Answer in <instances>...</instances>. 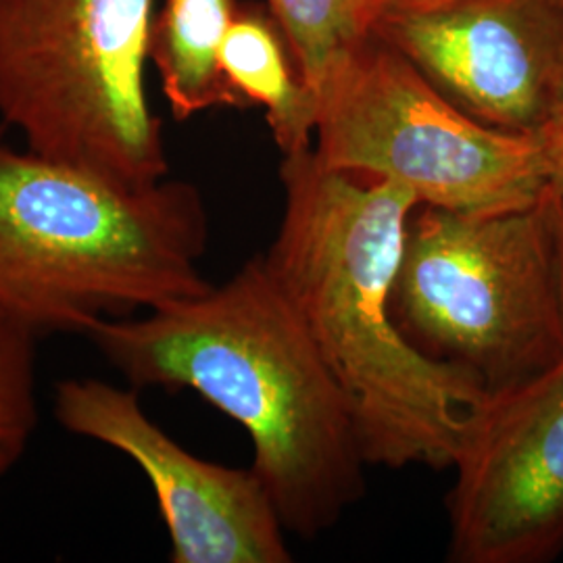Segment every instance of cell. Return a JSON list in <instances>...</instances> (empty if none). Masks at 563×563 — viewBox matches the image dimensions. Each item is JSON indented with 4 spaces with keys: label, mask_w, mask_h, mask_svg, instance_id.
Listing matches in <instances>:
<instances>
[{
    "label": "cell",
    "mask_w": 563,
    "mask_h": 563,
    "mask_svg": "<svg viewBox=\"0 0 563 563\" xmlns=\"http://www.w3.org/2000/svg\"><path fill=\"white\" fill-rule=\"evenodd\" d=\"M284 213L262 255L355 413L369 465L449 470L483 388L402 336L390 311L418 197L330 169L313 148L282 163Z\"/></svg>",
    "instance_id": "6da1fadb"
},
{
    "label": "cell",
    "mask_w": 563,
    "mask_h": 563,
    "mask_svg": "<svg viewBox=\"0 0 563 563\" xmlns=\"http://www.w3.org/2000/svg\"><path fill=\"white\" fill-rule=\"evenodd\" d=\"M84 334L136 390L188 388L241 423L286 532L311 541L362 499L351 402L262 255L199 297Z\"/></svg>",
    "instance_id": "7a4b0ae2"
},
{
    "label": "cell",
    "mask_w": 563,
    "mask_h": 563,
    "mask_svg": "<svg viewBox=\"0 0 563 563\" xmlns=\"http://www.w3.org/2000/svg\"><path fill=\"white\" fill-rule=\"evenodd\" d=\"M207 241L186 181L123 186L0 141V309L38 334L199 297Z\"/></svg>",
    "instance_id": "3957f363"
},
{
    "label": "cell",
    "mask_w": 563,
    "mask_h": 563,
    "mask_svg": "<svg viewBox=\"0 0 563 563\" xmlns=\"http://www.w3.org/2000/svg\"><path fill=\"white\" fill-rule=\"evenodd\" d=\"M390 311L402 336L488 397L563 360V305L549 190L499 211L418 205Z\"/></svg>",
    "instance_id": "277c9868"
},
{
    "label": "cell",
    "mask_w": 563,
    "mask_h": 563,
    "mask_svg": "<svg viewBox=\"0 0 563 563\" xmlns=\"http://www.w3.org/2000/svg\"><path fill=\"white\" fill-rule=\"evenodd\" d=\"M155 0H0V115L27 151L123 186L167 174L144 90Z\"/></svg>",
    "instance_id": "5b68a950"
},
{
    "label": "cell",
    "mask_w": 563,
    "mask_h": 563,
    "mask_svg": "<svg viewBox=\"0 0 563 563\" xmlns=\"http://www.w3.org/2000/svg\"><path fill=\"white\" fill-rule=\"evenodd\" d=\"M316 136L325 167L399 181L420 205L499 211L549 190L537 136L470 118L376 36L325 84Z\"/></svg>",
    "instance_id": "8992f818"
},
{
    "label": "cell",
    "mask_w": 563,
    "mask_h": 563,
    "mask_svg": "<svg viewBox=\"0 0 563 563\" xmlns=\"http://www.w3.org/2000/svg\"><path fill=\"white\" fill-rule=\"evenodd\" d=\"M372 36L484 125L537 136L563 95V0H378Z\"/></svg>",
    "instance_id": "52a82bcc"
},
{
    "label": "cell",
    "mask_w": 563,
    "mask_h": 563,
    "mask_svg": "<svg viewBox=\"0 0 563 563\" xmlns=\"http://www.w3.org/2000/svg\"><path fill=\"white\" fill-rule=\"evenodd\" d=\"M451 470V562L544 563L562 555L563 360L484 399Z\"/></svg>",
    "instance_id": "ba28073f"
},
{
    "label": "cell",
    "mask_w": 563,
    "mask_h": 563,
    "mask_svg": "<svg viewBox=\"0 0 563 563\" xmlns=\"http://www.w3.org/2000/svg\"><path fill=\"white\" fill-rule=\"evenodd\" d=\"M55 413L65 430L139 463L155 488L172 562H292L286 528L253 467H225L186 451L142 411L136 388L65 380Z\"/></svg>",
    "instance_id": "9c48e42d"
},
{
    "label": "cell",
    "mask_w": 563,
    "mask_h": 563,
    "mask_svg": "<svg viewBox=\"0 0 563 563\" xmlns=\"http://www.w3.org/2000/svg\"><path fill=\"white\" fill-rule=\"evenodd\" d=\"M222 74L242 107L257 104L282 155L311 148L318 125V102L290 67L278 25L257 11H236L222 53Z\"/></svg>",
    "instance_id": "30bf717a"
},
{
    "label": "cell",
    "mask_w": 563,
    "mask_h": 563,
    "mask_svg": "<svg viewBox=\"0 0 563 563\" xmlns=\"http://www.w3.org/2000/svg\"><path fill=\"white\" fill-rule=\"evenodd\" d=\"M234 13V0H165L153 23L151 59L176 120L213 107H242L220 65Z\"/></svg>",
    "instance_id": "8fae6325"
},
{
    "label": "cell",
    "mask_w": 563,
    "mask_h": 563,
    "mask_svg": "<svg viewBox=\"0 0 563 563\" xmlns=\"http://www.w3.org/2000/svg\"><path fill=\"white\" fill-rule=\"evenodd\" d=\"M311 97L372 38L378 0H265Z\"/></svg>",
    "instance_id": "7c38bea8"
},
{
    "label": "cell",
    "mask_w": 563,
    "mask_h": 563,
    "mask_svg": "<svg viewBox=\"0 0 563 563\" xmlns=\"http://www.w3.org/2000/svg\"><path fill=\"white\" fill-rule=\"evenodd\" d=\"M38 332L0 309V478L20 462L38 423Z\"/></svg>",
    "instance_id": "4fadbf2b"
},
{
    "label": "cell",
    "mask_w": 563,
    "mask_h": 563,
    "mask_svg": "<svg viewBox=\"0 0 563 563\" xmlns=\"http://www.w3.org/2000/svg\"><path fill=\"white\" fill-rule=\"evenodd\" d=\"M549 190L563 201V95L551 118L537 134Z\"/></svg>",
    "instance_id": "5bb4252c"
},
{
    "label": "cell",
    "mask_w": 563,
    "mask_h": 563,
    "mask_svg": "<svg viewBox=\"0 0 563 563\" xmlns=\"http://www.w3.org/2000/svg\"><path fill=\"white\" fill-rule=\"evenodd\" d=\"M551 225H553V244H555V265H558V280H560V295L563 305V201L558 199L551 190Z\"/></svg>",
    "instance_id": "9a60e30c"
}]
</instances>
